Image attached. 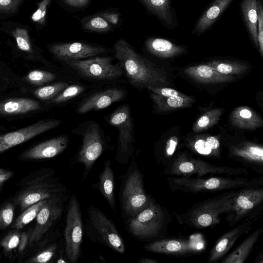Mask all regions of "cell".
Instances as JSON below:
<instances>
[{"label": "cell", "mask_w": 263, "mask_h": 263, "mask_svg": "<svg viewBox=\"0 0 263 263\" xmlns=\"http://www.w3.org/2000/svg\"><path fill=\"white\" fill-rule=\"evenodd\" d=\"M178 137L175 136L171 137L166 142L164 148V156L169 159L174 154L177 145Z\"/></svg>", "instance_id": "obj_48"}, {"label": "cell", "mask_w": 263, "mask_h": 263, "mask_svg": "<svg viewBox=\"0 0 263 263\" xmlns=\"http://www.w3.org/2000/svg\"><path fill=\"white\" fill-rule=\"evenodd\" d=\"M263 201L262 188L247 187L237 191L232 200L231 206L226 217L230 226L241 221Z\"/></svg>", "instance_id": "obj_14"}, {"label": "cell", "mask_w": 263, "mask_h": 263, "mask_svg": "<svg viewBox=\"0 0 263 263\" xmlns=\"http://www.w3.org/2000/svg\"><path fill=\"white\" fill-rule=\"evenodd\" d=\"M69 139L62 135L40 143L24 151L20 156L24 159H44L54 157L67 147Z\"/></svg>", "instance_id": "obj_18"}, {"label": "cell", "mask_w": 263, "mask_h": 263, "mask_svg": "<svg viewBox=\"0 0 263 263\" xmlns=\"http://www.w3.org/2000/svg\"><path fill=\"white\" fill-rule=\"evenodd\" d=\"M222 109L216 108L206 112L194 124L193 129L195 132L206 129L216 124L222 115Z\"/></svg>", "instance_id": "obj_36"}, {"label": "cell", "mask_w": 263, "mask_h": 263, "mask_svg": "<svg viewBox=\"0 0 263 263\" xmlns=\"http://www.w3.org/2000/svg\"><path fill=\"white\" fill-rule=\"evenodd\" d=\"M208 65L218 72L228 75L242 74L248 68V66L243 63L234 62L214 61Z\"/></svg>", "instance_id": "obj_32"}, {"label": "cell", "mask_w": 263, "mask_h": 263, "mask_svg": "<svg viewBox=\"0 0 263 263\" xmlns=\"http://www.w3.org/2000/svg\"><path fill=\"white\" fill-rule=\"evenodd\" d=\"M48 50L56 58L63 61L80 60L102 54L106 51L104 47L81 42L53 44L49 46Z\"/></svg>", "instance_id": "obj_16"}, {"label": "cell", "mask_w": 263, "mask_h": 263, "mask_svg": "<svg viewBox=\"0 0 263 263\" xmlns=\"http://www.w3.org/2000/svg\"><path fill=\"white\" fill-rule=\"evenodd\" d=\"M21 233L18 230L10 231L0 241V246L6 252H10L18 246Z\"/></svg>", "instance_id": "obj_39"}, {"label": "cell", "mask_w": 263, "mask_h": 263, "mask_svg": "<svg viewBox=\"0 0 263 263\" xmlns=\"http://www.w3.org/2000/svg\"><path fill=\"white\" fill-rule=\"evenodd\" d=\"M138 262L140 263H159V261L155 259L145 257L140 258Z\"/></svg>", "instance_id": "obj_54"}, {"label": "cell", "mask_w": 263, "mask_h": 263, "mask_svg": "<svg viewBox=\"0 0 263 263\" xmlns=\"http://www.w3.org/2000/svg\"><path fill=\"white\" fill-rule=\"evenodd\" d=\"M107 122L119 130L116 160L126 164L134 152V125L129 106L124 104L106 117Z\"/></svg>", "instance_id": "obj_8"}, {"label": "cell", "mask_w": 263, "mask_h": 263, "mask_svg": "<svg viewBox=\"0 0 263 263\" xmlns=\"http://www.w3.org/2000/svg\"><path fill=\"white\" fill-rule=\"evenodd\" d=\"M54 172L21 192L14 198V202L24 211L31 205L53 196L67 192L65 186L59 180L53 178Z\"/></svg>", "instance_id": "obj_12"}, {"label": "cell", "mask_w": 263, "mask_h": 263, "mask_svg": "<svg viewBox=\"0 0 263 263\" xmlns=\"http://www.w3.org/2000/svg\"><path fill=\"white\" fill-rule=\"evenodd\" d=\"M85 228L86 235L93 242L107 247L116 252L124 254L123 238L113 221L98 208L90 205L87 210Z\"/></svg>", "instance_id": "obj_4"}, {"label": "cell", "mask_w": 263, "mask_h": 263, "mask_svg": "<svg viewBox=\"0 0 263 263\" xmlns=\"http://www.w3.org/2000/svg\"><path fill=\"white\" fill-rule=\"evenodd\" d=\"M205 140L215 153L216 157H218L220 153V142L218 139L214 136H209L206 138Z\"/></svg>", "instance_id": "obj_49"}, {"label": "cell", "mask_w": 263, "mask_h": 263, "mask_svg": "<svg viewBox=\"0 0 263 263\" xmlns=\"http://www.w3.org/2000/svg\"><path fill=\"white\" fill-rule=\"evenodd\" d=\"M241 10L250 36L258 49L257 26L258 20L257 0H242Z\"/></svg>", "instance_id": "obj_28"}, {"label": "cell", "mask_w": 263, "mask_h": 263, "mask_svg": "<svg viewBox=\"0 0 263 263\" xmlns=\"http://www.w3.org/2000/svg\"><path fill=\"white\" fill-rule=\"evenodd\" d=\"M155 203L145 192L142 173L133 160L123 183L121 200L123 212L129 219Z\"/></svg>", "instance_id": "obj_5"}, {"label": "cell", "mask_w": 263, "mask_h": 263, "mask_svg": "<svg viewBox=\"0 0 263 263\" xmlns=\"http://www.w3.org/2000/svg\"><path fill=\"white\" fill-rule=\"evenodd\" d=\"M56 77V75L51 72L34 70L27 74L25 80L32 85H42L53 81Z\"/></svg>", "instance_id": "obj_38"}, {"label": "cell", "mask_w": 263, "mask_h": 263, "mask_svg": "<svg viewBox=\"0 0 263 263\" xmlns=\"http://www.w3.org/2000/svg\"><path fill=\"white\" fill-rule=\"evenodd\" d=\"M85 89L84 86L80 85H68L57 96L50 100L49 102L55 104L65 102L81 94Z\"/></svg>", "instance_id": "obj_37"}, {"label": "cell", "mask_w": 263, "mask_h": 263, "mask_svg": "<svg viewBox=\"0 0 263 263\" xmlns=\"http://www.w3.org/2000/svg\"><path fill=\"white\" fill-rule=\"evenodd\" d=\"M237 192L231 191L194 204L183 215V221L196 228L217 224L220 215L230 210L232 198Z\"/></svg>", "instance_id": "obj_3"}, {"label": "cell", "mask_w": 263, "mask_h": 263, "mask_svg": "<svg viewBox=\"0 0 263 263\" xmlns=\"http://www.w3.org/2000/svg\"><path fill=\"white\" fill-rule=\"evenodd\" d=\"M125 96V91L119 88H111L98 92L83 100L78 106L77 112L83 114L106 108L123 100Z\"/></svg>", "instance_id": "obj_17"}, {"label": "cell", "mask_w": 263, "mask_h": 263, "mask_svg": "<svg viewBox=\"0 0 263 263\" xmlns=\"http://www.w3.org/2000/svg\"><path fill=\"white\" fill-rule=\"evenodd\" d=\"M80 127L82 143L76 156L75 162L84 166L83 179H85L105 150L106 144L101 127L95 121L83 123Z\"/></svg>", "instance_id": "obj_7"}, {"label": "cell", "mask_w": 263, "mask_h": 263, "mask_svg": "<svg viewBox=\"0 0 263 263\" xmlns=\"http://www.w3.org/2000/svg\"><path fill=\"white\" fill-rule=\"evenodd\" d=\"M145 249L149 252L170 255H182L197 250L192 242L183 239H163L146 244Z\"/></svg>", "instance_id": "obj_21"}, {"label": "cell", "mask_w": 263, "mask_h": 263, "mask_svg": "<svg viewBox=\"0 0 263 263\" xmlns=\"http://www.w3.org/2000/svg\"><path fill=\"white\" fill-rule=\"evenodd\" d=\"M115 55L128 82L137 88L166 85V73L148 59L143 57L126 41L118 40L114 44Z\"/></svg>", "instance_id": "obj_1"}, {"label": "cell", "mask_w": 263, "mask_h": 263, "mask_svg": "<svg viewBox=\"0 0 263 263\" xmlns=\"http://www.w3.org/2000/svg\"><path fill=\"white\" fill-rule=\"evenodd\" d=\"M57 119H44L15 131L0 135V154L34 137L58 127Z\"/></svg>", "instance_id": "obj_15"}, {"label": "cell", "mask_w": 263, "mask_h": 263, "mask_svg": "<svg viewBox=\"0 0 263 263\" xmlns=\"http://www.w3.org/2000/svg\"><path fill=\"white\" fill-rule=\"evenodd\" d=\"M51 0H42L37 5V9L31 16V20L40 26H44L48 7Z\"/></svg>", "instance_id": "obj_43"}, {"label": "cell", "mask_w": 263, "mask_h": 263, "mask_svg": "<svg viewBox=\"0 0 263 263\" xmlns=\"http://www.w3.org/2000/svg\"><path fill=\"white\" fill-rule=\"evenodd\" d=\"M102 16L108 23L114 25L117 24L119 21V15L117 13L106 12L102 13Z\"/></svg>", "instance_id": "obj_52"}, {"label": "cell", "mask_w": 263, "mask_h": 263, "mask_svg": "<svg viewBox=\"0 0 263 263\" xmlns=\"http://www.w3.org/2000/svg\"><path fill=\"white\" fill-rule=\"evenodd\" d=\"M231 121L234 126L243 129H254L262 124L258 115L246 107L235 108L232 113Z\"/></svg>", "instance_id": "obj_30"}, {"label": "cell", "mask_w": 263, "mask_h": 263, "mask_svg": "<svg viewBox=\"0 0 263 263\" xmlns=\"http://www.w3.org/2000/svg\"><path fill=\"white\" fill-rule=\"evenodd\" d=\"M25 0H0V13L12 14L16 13L21 4Z\"/></svg>", "instance_id": "obj_45"}, {"label": "cell", "mask_w": 263, "mask_h": 263, "mask_svg": "<svg viewBox=\"0 0 263 263\" xmlns=\"http://www.w3.org/2000/svg\"><path fill=\"white\" fill-rule=\"evenodd\" d=\"M64 62L82 77L92 80H113L121 77L124 73L120 64H113L110 57Z\"/></svg>", "instance_id": "obj_11"}, {"label": "cell", "mask_w": 263, "mask_h": 263, "mask_svg": "<svg viewBox=\"0 0 263 263\" xmlns=\"http://www.w3.org/2000/svg\"><path fill=\"white\" fill-rule=\"evenodd\" d=\"M144 6L167 28L174 26L171 0H140Z\"/></svg>", "instance_id": "obj_27"}, {"label": "cell", "mask_w": 263, "mask_h": 263, "mask_svg": "<svg viewBox=\"0 0 263 263\" xmlns=\"http://www.w3.org/2000/svg\"><path fill=\"white\" fill-rule=\"evenodd\" d=\"M10 33L20 50L28 53H33V45L28 29L24 26H17Z\"/></svg>", "instance_id": "obj_34"}, {"label": "cell", "mask_w": 263, "mask_h": 263, "mask_svg": "<svg viewBox=\"0 0 263 263\" xmlns=\"http://www.w3.org/2000/svg\"><path fill=\"white\" fill-rule=\"evenodd\" d=\"M152 92L151 98L155 104L156 109L159 112L186 107L193 102V98L185 95L165 97Z\"/></svg>", "instance_id": "obj_31"}, {"label": "cell", "mask_w": 263, "mask_h": 263, "mask_svg": "<svg viewBox=\"0 0 263 263\" xmlns=\"http://www.w3.org/2000/svg\"><path fill=\"white\" fill-rule=\"evenodd\" d=\"M166 180L172 191L193 193L252 187L261 182L258 179L250 180L246 178L221 177L192 178L177 176L168 177Z\"/></svg>", "instance_id": "obj_2"}, {"label": "cell", "mask_w": 263, "mask_h": 263, "mask_svg": "<svg viewBox=\"0 0 263 263\" xmlns=\"http://www.w3.org/2000/svg\"><path fill=\"white\" fill-rule=\"evenodd\" d=\"M146 88L154 93L165 97H175L178 96H182L184 95L183 93L171 88L148 86Z\"/></svg>", "instance_id": "obj_47"}, {"label": "cell", "mask_w": 263, "mask_h": 263, "mask_svg": "<svg viewBox=\"0 0 263 263\" xmlns=\"http://www.w3.org/2000/svg\"><path fill=\"white\" fill-rule=\"evenodd\" d=\"M28 235L26 233L23 232L22 233H21L20 240L18 245L19 252H21L24 250L28 242Z\"/></svg>", "instance_id": "obj_53"}, {"label": "cell", "mask_w": 263, "mask_h": 263, "mask_svg": "<svg viewBox=\"0 0 263 263\" xmlns=\"http://www.w3.org/2000/svg\"><path fill=\"white\" fill-rule=\"evenodd\" d=\"M41 108L40 103L29 98H15L0 102V115H15L34 111Z\"/></svg>", "instance_id": "obj_26"}, {"label": "cell", "mask_w": 263, "mask_h": 263, "mask_svg": "<svg viewBox=\"0 0 263 263\" xmlns=\"http://www.w3.org/2000/svg\"><path fill=\"white\" fill-rule=\"evenodd\" d=\"M67 5L74 7H82L89 3V0H62Z\"/></svg>", "instance_id": "obj_51"}, {"label": "cell", "mask_w": 263, "mask_h": 263, "mask_svg": "<svg viewBox=\"0 0 263 263\" xmlns=\"http://www.w3.org/2000/svg\"><path fill=\"white\" fill-rule=\"evenodd\" d=\"M13 175V172L0 168V187L6 181L12 177Z\"/></svg>", "instance_id": "obj_50"}, {"label": "cell", "mask_w": 263, "mask_h": 263, "mask_svg": "<svg viewBox=\"0 0 263 263\" xmlns=\"http://www.w3.org/2000/svg\"><path fill=\"white\" fill-rule=\"evenodd\" d=\"M258 20L257 26L258 50L263 57V5L261 0H257Z\"/></svg>", "instance_id": "obj_44"}, {"label": "cell", "mask_w": 263, "mask_h": 263, "mask_svg": "<svg viewBox=\"0 0 263 263\" xmlns=\"http://www.w3.org/2000/svg\"><path fill=\"white\" fill-rule=\"evenodd\" d=\"M58 250L57 245L53 243L40 252L27 262L30 263H45L49 261L55 255Z\"/></svg>", "instance_id": "obj_42"}, {"label": "cell", "mask_w": 263, "mask_h": 263, "mask_svg": "<svg viewBox=\"0 0 263 263\" xmlns=\"http://www.w3.org/2000/svg\"><path fill=\"white\" fill-rule=\"evenodd\" d=\"M232 1L233 0H215L198 19L192 34L199 35L207 31Z\"/></svg>", "instance_id": "obj_22"}, {"label": "cell", "mask_w": 263, "mask_h": 263, "mask_svg": "<svg viewBox=\"0 0 263 263\" xmlns=\"http://www.w3.org/2000/svg\"><path fill=\"white\" fill-rule=\"evenodd\" d=\"M184 73L192 79L204 83H224L235 79L234 76L220 73L208 64L189 67Z\"/></svg>", "instance_id": "obj_23"}, {"label": "cell", "mask_w": 263, "mask_h": 263, "mask_svg": "<svg viewBox=\"0 0 263 263\" xmlns=\"http://www.w3.org/2000/svg\"><path fill=\"white\" fill-rule=\"evenodd\" d=\"M114 183V174L111 162L107 160L105 162L103 171L99 175L98 182L93 185L99 190L112 210L116 214Z\"/></svg>", "instance_id": "obj_25"}, {"label": "cell", "mask_w": 263, "mask_h": 263, "mask_svg": "<svg viewBox=\"0 0 263 263\" xmlns=\"http://www.w3.org/2000/svg\"><path fill=\"white\" fill-rule=\"evenodd\" d=\"M191 146L193 151L200 155L216 157L215 153L205 139H197L192 143Z\"/></svg>", "instance_id": "obj_46"}, {"label": "cell", "mask_w": 263, "mask_h": 263, "mask_svg": "<svg viewBox=\"0 0 263 263\" xmlns=\"http://www.w3.org/2000/svg\"><path fill=\"white\" fill-rule=\"evenodd\" d=\"M145 46L149 53L162 58L174 57L185 51L184 47L162 38H148L145 41Z\"/></svg>", "instance_id": "obj_24"}, {"label": "cell", "mask_w": 263, "mask_h": 263, "mask_svg": "<svg viewBox=\"0 0 263 263\" xmlns=\"http://www.w3.org/2000/svg\"><path fill=\"white\" fill-rule=\"evenodd\" d=\"M165 172L176 176L190 177L195 175L197 177L207 174L237 176L246 175L248 173L246 168L216 166L199 159L190 158L185 155L179 156L171 164L166 166Z\"/></svg>", "instance_id": "obj_9"}, {"label": "cell", "mask_w": 263, "mask_h": 263, "mask_svg": "<svg viewBox=\"0 0 263 263\" xmlns=\"http://www.w3.org/2000/svg\"><path fill=\"white\" fill-rule=\"evenodd\" d=\"M68 83L65 82H58L49 85L39 87L33 91L34 95L42 101L50 100L63 91Z\"/></svg>", "instance_id": "obj_35"}, {"label": "cell", "mask_w": 263, "mask_h": 263, "mask_svg": "<svg viewBox=\"0 0 263 263\" xmlns=\"http://www.w3.org/2000/svg\"><path fill=\"white\" fill-rule=\"evenodd\" d=\"M262 233V229H258L254 231L237 248L222 261V262H244L251 252L254 246L258 240Z\"/></svg>", "instance_id": "obj_29"}, {"label": "cell", "mask_w": 263, "mask_h": 263, "mask_svg": "<svg viewBox=\"0 0 263 263\" xmlns=\"http://www.w3.org/2000/svg\"><path fill=\"white\" fill-rule=\"evenodd\" d=\"M83 27L86 30L98 32L107 31L111 28L109 23L102 16L91 18L83 25Z\"/></svg>", "instance_id": "obj_40"}, {"label": "cell", "mask_w": 263, "mask_h": 263, "mask_svg": "<svg viewBox=\"0 0 263 263\" xmlns=\"http://www.w3.org/2000/svg\"><path fill=\"white\" fill-rule=\"evenodd\" d=\"M84 227L80 203L72 195L68 200L64 230L65 256L70 263L78 261L81 253Z\"/></svg>", "instance_id": "obj_6"}, {"label": "cell", "mask_w": 263, "mask_h": 263, "mask_svg": "<svg viewBox=\"0 0 263 263\" xmlns=\"http://www.w3.org/2000/svg\"><path fill=\"white\" fill-rule=\"evenodd\" d=\"M47 199L40 201L27 208L15 220L12 228L20 230L36 217Z\"/></svg>", "instance_id": "obj_33"}, {"label": "cell", "mask_w": 263, "mask_h": 263, "mask_svg": "<svg viewBox=\"0 0 263 263\" xmlns=\"http://www.w3.org/2000/svg\"><path fill=\"white\" fill-rule=\"evenodd\" d=\"M68 262L67 259L64 258L62 257H60L57 261V263H66Z\"/></svg>", "instance_id": "obj_55"}, {"label": "cell", "mask_w": 263, "mask_h": 263, "mask_svg": "<svg viewBox=\"0 0 263 263\" xmlns=\"http://www.w3.org/2000/svg\"><path fill=\"white\" fill-rule=\"evenodd\" d=\"M230 155L258 173H263V147L253 143H244L232 146Z\"/></svg>", "instance_id": "obj_19"}, {"label": "cell", "mask_w": 263, "mask_h": 263, "mask_svg": "<svg viewBox=\"0 0 263 263\" xmlns=\"http://www.w3.org/2000/svg\"><path fill=\"white\" fill-rule=\"evenodd\" d=\"M14 208L12 203L7 202L0 209V229H5L12 222Z\"/></svg>", "instance_id": "obj_41"}, {"label": "cell", "mask_w": 263, "mask_h": 263, "mask_svg": "<svg viewBox=\"0 0 263 263\" xmlns=\"http://www.w3.org/2000/svg\"><path fill=\"white\" fill-rule=\"evenodd\" d=\"M255 220V218L246 219L223 235L212 249L209 256L208 262L217 261L223 257L242 234L248 233L250 231Z\"/></svg>", "instance_id": "obj_20"}, {"label": "cell", "mask_w": 263, "mask_h": 263, "mask_svg": "<svg viewBox=\"0 0 263 263\" xmlns=\"http://www.w3.org/2000/svg\"><path fill=\"white\" fill-rule=\"evenodd\" d=\"M165 222L164 210L158 204L155 203L128 219L127 227L134 236L146 239L159 235Z\"/></svg>", "instance_id": "obj_10"}, {"label": "cell", "mask_w": 263, "mask_h": 263, "mask_svg": "<svg viewBox=\"0 0 263 263\" xmlns=\"http://www.w3.org/2000/svg\"><path fill=\"white\" fill-rule=\"evenodd\" d=\"M67 193L48 198L36 217V223L29 237L30 244L39 241L61 217L68 200Z\"/></svg>", "instance_id": "obj_13"}]
</instances>
